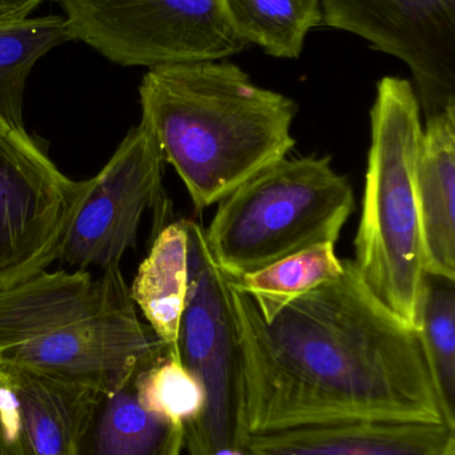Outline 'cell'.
I'll use <instances>...</instances> for the list:
<instances>
[{
  "label": "cell",
  "mask_w": 455,
  "mask_h": 455,
  "mask_svg": "<svg viewBox=\"0 0 455 455\" xmlns=\"http://www.w3.org/2000/svg\"><path fill=\"white\" fill-rule=\"evenodd\" d=\"M71 42L111 63L155 68L221 60L248 47L227 20L221 0H53Z\"/></svg>",
  "instance_id": "7"
},
{
  "label": "cell",
  "mask_w": 455,
  "mask_h": 455,
  "mask_svg": "<svg viewBox=\"0 0 455 455\" xmlns=\"http://www.w3.org/2000/svg\"><path fill=\"white\" fill-rule=\"evenodd\" d=\"M189 286L186 223L178 220L158 233L130 288L131 297L160 341L176 355L179 323Z\"/></svg>",
  "instance_id": "15"
},
{
  "label": "cell",
  "mask_w": 455,
  "mask_h": 455,
  "mask_svg": "<svg viewBox=\"0 0 455 455\" xmlns=\"http://www.w3.org/2000/svg\"><path fill=\"white\" fill-rule=\"evenodd\" d=\"M0 455H8L4 448V443H3L2 435H0Z\"/></svg>",
  "instance_id": "22"
},
{
  "label": "cell",
  "mask_w": 455,
  "mask_h": 455,
  "mask_svg": "<svg viewBox=\"0 0 455 455\" xmlns=\"http://www.w3.org/2000/svg\"><path fill=\"white\" fill-rule=\"evenodd\" d=\"M235 34L278 59H298L305 40L322 26L321 0H221Z\"/></svg>",
  "instance_id": "17"
},
{
  "label": "cell",
  "mask_w": 455,
  "mask_h": 455,
  "mask_svg": "<svg viewBox=\"0 0 455 455\" xmlns=\"http://www.w3.org/2000/svg\"><path fill=\"white\" fill-rule=\"evenodd\" d=\"M355 210L330 156L285 157L218 203L206 243L230 280L320 243L338 241Z\"/></svg>",
  "instance_id": "5"
},
{
  "label": "cell",
  "mask_w": 455,
  "mask_h": 455,
  "mask_svg": "<svg viewBox=\"0 0 455 455\" xmlns=\"http://www.w3.org/2000/svg\"><path fill=\"white\" fill-rule=\"evenodd\" d=\"M139 96L142 120L198 210L221 202L296 146V101L259 87L227 59L150 68Z\"/></svg>",
  "instance_id": "2"
},
{
  "label": "cell",
  "mask_w": 455,
  "mask_h": 455,
  "mask_svg": "<svg viewBox=\"0 0 455 455\" xmlns=\"http://www.w3.org/2000/svg\"><path fill=\"white\" fill-rule=\"evenodd\" d=\"M455 281L427 275L418 336L446 425L455 427Z\"/></svg>",
  "instance_id": "19"
},
{
  "label": "cell",
  "mask_w": 455,
  "mask_h": 455,
  "mask_svg": "<svg viewBox=\"0 0 455 455\" xmlns=\"http://www.w3.org/2000/svg\"><path fill=\"white\" fill-rule=\"evenodd\" d=\"M138 392L147 411L181 427L198 419L205 405L199 382L173 353L139 376Z\"/></svg>",
  "instance_id": "20"
},
{
  "label": "cell",
  "mask_w": 455,
  "mask_h": 455,
  "mask_svg": "<svg viewBox=\"0 0 455 455\" xmlns=\"http://www.w3.org/2000/svg\"><path fill=\"white\" fill-rule=\"evenodd\" d=\"M163 159L151 128H131L88 192L67 233L59 261L75 269L120 264L134 248L144 212L163 199Z\"/></svg>",
  "instance_id": "10"
},
{
  "label": "cell",
  "mask_w": 455,
  "mask_h": 455,
  "mask_svg": "<svg viewBox=\"0 0 455 455\" xmlns=\"http://www.w3.org/2000/svg\"><path fill=\"white\" fill-rule=\"evenodd\" d=\"M322 26L410 69L425 119L455 106V0H321Z\"/></svg>",
  "instance_id": "9"
},
{
  "label": "cell",
  "mask_w": 455,
  "mask_h": 455,
  "mask_svg": "<svg viewBox=\"0 0 455 455\" xmlns=\"http://www.w3.org/2000/svg\"><path fill=\"white\" fill-rule=\"evenodd\" d=\"M455 427L432 422L355 421L250 435L248 455H446Z\"/></svg>",
  "instance_id": "12"
},
{
  "label": "cell",
  "mask_w": 455,
  "mask_h": 455,
  "mask_svg": "<svg viewBox=\"0 0 455 455\" xmlns=\"http://www.w3.org/2000/svg\"><path fill=\"white\" fill-rule=\"evenodd\" d=\"M93 390L0 363V435L8 455H69Z\"/></svg>",
  "instance_id": "11"
},
{
  "label": "cell",
  "mask_w": 455,
  "mask_h": 455,
  "mask_svg": "<svg viewBox=\"0 0 455 455\" xmlns=\"http://www.w3.org/2000/svg\"><path fill=\"white\" fill-rule=\"evenodd\" d=\"M139 318L120 264L47 269L0 289V363L112 392L170 355Z\"/></svg>",
  "instance_id": "3"
},
{
  "label": "cell",
  "mask_w": 455,
  "mask_h": 455,
  "mask_svg": "<svg viewBox=\"0 0 455 455\" xmlns=\"http://www.w3.org/2000/svg\"><path fill=\"white\" fill-rule=\"evenodd\" d=\"M184 223L189 241V286L176 355L205 395L202 413L183 425L184 449L189 455L246 453L250 435L246 424L242 345L232 283L211 256L205 228L191 220Z\"/></svg>",
  "instance_id": "6"
},
{
  "label": "cell",
  "mask_w": 455,
  "mask_h": 455,
  "mask_svg": "<svg viewBox=\"0 0 455 455\" xmlns=\"http://www.w3.org/2000/svg\"><path fill=\"white\" fill-rule=\"evenodd\" d=\"M139 376L112 392L93 393L69 455L182 454L183 427L144 408Z\"/></svg>",
  "instance_id": "13"
},
{
  "label": "cell",
  "mask_w": 455,
  "mask_h": 455,
  "mask_svg": "<svg viewBox=\"0 0 455 455\" xmlns=\"http://www.w3.org/2000/svg\"><path fill=\"white\" fill-rule=\"evenodd\" d=\"M71 42L63 15L0 16V127L28 133L24 91L35 64Z\"/></svg>",
  "instance_id": "16"
},
{
  "label": "cell",
  "mask_w": 455,
  "mask_h": 455,
  "mask_svg": "<svg viewBox=\"0 0 455 455\" xmlns=\"http://www.w3.org/2000/svg\"><path fill=\"white\" fill-rule=\"evenodd\" d=\"M88 192L67 178L28 133L0 127V289L59 259Z\"/></svg>",
  "instance_id": "8"
},
{
  "label": "cell",
  "mask_w": 455,
  "mask_h": 455,
  "mask_svg": "<svg viewBox=\"0 0 455 455\" xmlns=\"http://www.w3.org/2000/svg\"><path fill=\"white\" fill-rule=\"evenodd\" d=\"M344 270L336 243H325L230 281L254 302L262 320L269 323L294 299L337 280Z\"/></svg>",
  "instance_id": "18"
},
{
  "label": "cell",
  "mask_w": 455,
  "mask_h": 455,
  "mask_svg": "<svg viewBox=\"0 0 455 455\" xmlns=\"http://www.w3.org/2000/svg\"><path fill=\"white\" fill-rule=\"evenodd\" d=\"M446 455H455V449H453V451H449V453Z\"/></svg>",
  "instance_id": "23"
},
{
  "label": "cell",
  "mask_w": 455,
  "mask_h": 455,
  "mask_svg": "<svg viewBox=\"0 0 455 455\" xmlns=\"http://www.w3.org/2000/svg\"><path fill=\"white\" fill-rule=\"evenodd\" d=\"M45 0H0V16H29Z\"/></svg>",
  "instance_id": "21"
},
{
  "label": "cell",
  "mask_w": 455,
  "mask_h": 455,
  "mask_svg": "<svg viewBox=\"0 0 455 455\" xmlns=\"http://www.w3.org/2000/svg\"><path fill=\"white\" fill-rule=\"evenodd\" d=\"M417 188L427 275L455 281V106L425 123Z\"/></svg>",
  "instance_id": "14"
},
{
  "label": "cell",
  "mask_w": 455,
  "mask_h": 455,
  "mask_svg": "<svg viewBox=\"0 0 455 455\" xmlns=\"http://www.w3.org/2000/svg\"><path fill=\"white\" fill-rule=\"evenodd\" d=\"M370 123L362 216L352 261L369 293L418 333L427 277L417 188L424 124L410 80H379Z\"/></svg>",
  "instance_id": "4"
},
{
  "label": "cell",
  "mask_w": 455,
  "mask_h": 455,
  "mask_svg": "<svg viewBox=\"0 0 455 455\" xmlns=\"http://www.w3.org/2000/svg\"><path fill=\"white\" fill-rule=\"evenodd\" d=\"M344 264L341 277L269 323L232 283L248 435L355 421L446 424L418 333L369 293L352 259Z\"/></svg>",
  "instance_id": "1"
}]
</instances>
